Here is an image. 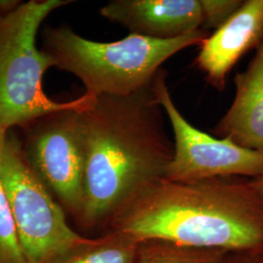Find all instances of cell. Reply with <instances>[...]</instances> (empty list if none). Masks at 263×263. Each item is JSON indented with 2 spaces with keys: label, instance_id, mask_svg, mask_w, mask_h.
Masks as SVG:
<instances>
[{
  "label": "cell",
  "instance_id": "6da1fadb",
  "mask_svg": "<svg viewBox=\"0 0 263 263\" xmlns=\"http://www.w3.org/2000/svg\"><path fill=\"white\" fill-rule=\"evenodd\" d=\"M152 85L129 96H99L80 112L84 147L80 224H110L160 179L174 156Z\"/></svg>",
  "mask_w": 263,
  "mask_h": 263
},
{
  "label": "cell",
  "instance_id": "7a4b0ae2",
  "mask_svg": "<svg viewBox=\"0 0 263 263\" xmlns=\"http://www.w3.org/2000/svg\"><path fill=\"white\" fill-rule=\"evenodd\" d=\"M109 226L138 242L261 253L263 198L250 181L162 179L135 198Z\"/></svg>",
  "mask_w": 263,
  "mask_h": 263
},
{
  "label": "cell",
  "instance_id": "3957f363",
  "mask_svg": "<svg viewBox=\"0 0 263 263\" xmlns=\"http://www.w3.org/2000/svg\"><path fill=\"white\" fill-rule=\"evenodd\" d=\"M207 37L196 30L180 37L160 40L129 34L113 42L82 37L69 27L44 31L45 52L57 67L76 76L88 94L129 96L151 87L161 66L179 51L201 45Z\"/></svg>",
  "mask_w": 263,
  "mask_h": 263
},
{
  "label": "cell",
  "instance_id": "277c9868",
  "mask_svg": "<svg viewBox=\"0 0 263 263\" xmlns=\"http://www.w3.org/2000/svg\"><path fill=\"white\" fill-rule=\"evenodd\" d=\"M70 0H30L0 16V131L26 128L39 118L59 111L82 112L97 97L84 93L66 102L45 94L42 79L56 61L36 46L38 30L48 16Z\"/></svg>",
  "mask_w": 263,
  "mask_h": 263
},
{
  "label": "cell",
  "instance_id": "5b68a950",
  "mask_svg": "<svg viewBox=\"0 0 263 263\" xmlns=\"http://www.w3.org/2000/svg\"><path fill=\"white\" fill-rule=\"evenodd\" d=\"M0 177L28 263H52L86 238L68 226L64 208L28 165L12 129L2 144Z\"/></svg>",
  "mask_w": 263,
  "mask_h": 263
},
{
  "label": "cell",
  "instance_id": "8992f818",
  "mask_svg": "<svg viewBox=\"0 0 263 263\" xmlns=\"http://www.w3.org/2000/svg\"><path fill=\"white\" fill-rule=\"evenodd\" d=\"M152 88L174 132V156L164 179L197 181L233 176H263V152L246 148L229 139L216 138L192 126L179 112L161 69Z\"/></svg>",
  "mask_w": 263,
  "mask_h": 263
},
{
  "label": "cell",
  "instance_id": "52a82bcc",
  "mask_svg": "<svg viewBox=\"0 0 263 263\" xmlns=\"http://www.w3.org/2000/svg\"><path fill=\"white\" fill-rule=\"evenodd\" d=\"M24 130L22 148L28 165L64 210L77 219L82 210L84 184L80 112L51 113Z\"/></svg>",
  "mask_w": 263,
  "mask_h": 263
},
{
  "label": "cell",
  "instance_id": "ba28073f",
  "mask_svg": "<svg viewBox=\"0 0 263 263\" xmlns=\"http://www.w3.org/2000/svg\"><path fill=\"white\" fill-rule=\"evenodd\" d=\"M100 13L131 34L160 40L180 37L203 26L199 0H112Z\"/></svg>",
  "mask_w": 263,
  "mask_h": 263
},
{
  "label": "cell",
  "instance_id": "9c48e42d",
  "mask_svg": "<svg viewBox=\"0 0 263 263\" xmlns=\"http://www.w3.org/2000/svg\"><path fill=\"white\" fill-rule=\"evenodd\" d=\"M263 38V0L244 1L242 6L205 38L200 45L196 65L208 81L222 91L226 76L247 51Z\"/></svg>",
  "mask_w": 263,
  "mask_h": 263
},
{
  "label": "cell",
  "instance_id": "30bf717a",
  "mask_svg": "<svg viewBox=\"0 0 263 263\" xmlns=\"http://www.w3.org/2000/svg\"><path fill=\"white\" fill-rule=\"evenodd\" d=\"M234 101L215 128L218 138L263 152V38L244 72L235 77Z\"/></svg>",
  "mask_w": 263,
  "mask_h": 263
},
{
  "label": "cell",
  "instance_id": "8fae6325",
  "mask_svg": "<svg viewBox=\"0 0 263 263\" xmlns=\"http://www.w3.org/2000/svg\"><path fill=\"white\" fill-rule=\"evenodd\" d=\"M139 242L111 230L96 239L85 238L52 263H134Z\"/></svg>",
  "mask_w": 263,
  "mask_h": 263
},
{
  "label": "cell",
  "instance_id": "7c38bea8",
  "mask_svg": "<svg viewBox=\"0 0 263 263\" xmlns=\"http://www.w3.org/2000/svg\"><path fill=\"white\" fill-rule=\"evenodd\" d=\"M226 254L218 250L149 240L139 242L134 263H222Z\"/></svg>",
  "mask_w": 263,
  "mask_h": 263
},
{
  "label": "cell",
  "instance_id": "4fadbf2b",
  "mask_svg": "<svg viewBox=\"0 0 263 263\" xmlns=\"http://www.w3.org/2000/svg\"><path fill=\"white\" fill-rule=\"evenodd\" d=\"M7 131H0V153ZM0 263H28L0 177Z\"/></svg>",
  "mask_w": 263,
  "mask_h": 263
},
{
  "label": "cell",
  "instance_id": "5bb4252c",
  "mask_svg": "<svg viewBox=\"0 0 263 263\" xmlns=\"http://www.w3.org/2000/svg\"><path fill=\"white\" fill-rule=\"evenodd\" d=\"M243 2L241 0H199L203 26L217 29L242 6Z\"/></svg>",
  "mask_w": 263,
  "mask_h": 263
},
{
  "label": "cell",
  "instance_id": "9a60e30c",
  "mask_svg": "<svg viewBox=\"0 0 263 263\" xmlns=\"http://www.w3.org/2000/svg\"><path fill=\"white\" fill-rule=\"evenodd\" d=\"M222 263H263V252L227 253Z\"/></svg>",
  "mask_w": 263,
  "mask_h": 263
},
{
  "label": "cell",
  "instance_id": "2e32d148",
  "mask_svg": "<svg viewBox=\"0 0 263 263\" xmlns=\"http://www.w3.org/2000/svg\"><path fill=\"white\" fill-rule=\"evenodd\" d=\"M22 4L19 0H0V16L15 11Z\"/></svg>",
  "mask_w": 263,
  "mask_h": 263
},
{
  "label": "cell",
  "instance_id": "e0dca14e",
  "mask_svg": "<svg viewBox=\"0 0 263 263\" xmlns=\"http://www.w3.org/2000/svg\"><path fill=\"white\" fill-rule=\"evenodd\" d=\"M250 182L252 186L257 191V193L263 198V176L254 178Z\"/></svg>",
  "mask_w": 263,
  "mask_h": 263
}]
</instances>
